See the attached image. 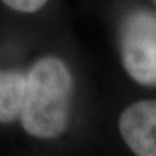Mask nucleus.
<instances>
[{
  "label": "nucleus",
  "instance_id": "obj_5",
  "mask_svg": "<svg viewBox=\"0 0 156 156\" xmlns=\"http://www.w3.org/2000/svg\"><path fill=\"white\" fill-rule=\"evenodd\" d=\"M8 7L23 13H34L39 11L48 0H3Z\"/></svg>",
  "mask_w": 156,
  "mask_h": 156
},
{
  "label": "nucleus",
  "instance_id": "obj_2",
  "mask_svg": "<svg viewBox=\"0 0 156 156\" xmlns=\"http://www.w3.org/2000/svg\"><path fill=\"white\" fill-rule=\"evenodd\" d=\"M121 52L128 73L136 82L156 86V16L134 13L121 34Z\"/></svg>",
  "mask_w": 156,
  "mask_h": 156
},
{
  "label": "nucleus",
  "instance_id": "obj_1",
  "mask_svg": "<svg viewBox=\"0 0 156 156\" xmlns=\"http://www.w3.org/2000/svg\"><path fill=\"white\" fill-rule=\"evenodd\" d=\"M72 76L57 57H43L26 76L25 95L20 112L26 133L52 139L65 131L69 120Z\"/></svg>",
  "mask_w": 156,
  "mask_h": 156
},
{
  "label": "nucleus",
  "instance_id": "obj_4",
  "mask_svg": "<svg viewBox=\"0 0 156 156\" xmlns=\"http://www.w3.org/2000/svg\"><path fill=\"white\" fill-rule=\"evenodd\" d=\"M26 77L20 72L0 70V122L8 124L20 117Z\"/></svg>",
  "mask_w": 156,
  "mask_h": 156
},
{
  "label": "nucleus",
  "instance_id": "obj_3",
  "mask_svg": "<svg viewBox=\"0 0 156 156\" xmlns=\"http://www.w3.org/2000/svg\"><path fill=\"white\" fill-rule=\"evenodd\" d=\"M120 131L126 144L139 156H156V100L129 107L120 117Z\"/></svg>",
  "mask_w": 156,
  "mask_h": 156
}]
</instances>
